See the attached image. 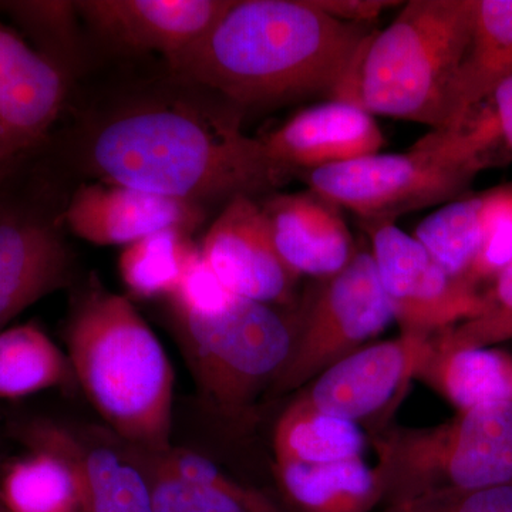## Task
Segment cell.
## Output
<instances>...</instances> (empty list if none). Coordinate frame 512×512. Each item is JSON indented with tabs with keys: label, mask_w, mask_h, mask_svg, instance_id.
<instances>
[{
	"label": "cell",
	"mask_w": 512,
	"mask_h": 512,
	"mask_svg": "<svg viewBox=\"0 0 512 512\" xmlns=\"http://www.w3.org/2000/svg\"><path fill=\"white\" fill-rule=\"evenodd\" d=\"M201 97L158 94L124 104L92 128L84 164L103 183L200 207L254 198L295 174L241 130L237 107Z\"/></svg>",
	"instance_id": "1"
},
{
	"label": "cell",
	"mask_w": 512,
	"mask_h": 512,
	"mask_svg": "<svg viewBox=\"0 0 512 512\" xmlns=\"http://www.w3.org/2000/svg\"><path fill=\"white\" fill-rule=\"evenodd\" d=\"M373 33L311 0H232L207 35L167 63L181 82L237 109L339 100Z\"/></svg>",
	"instance_id": "2"
},
{
	"label": "cell",
	"mask_w": 512,
	"mask_h": 512,
	"mask_svg": "<svg viewBox=\"0 0 512 512\" xmlns=\"http://www.w3.org/2000/svg\"><path fill=\"white\" fill-rule=\"evenodd\" d=\"M74 377L111 429L147 456L170 450L174 369L133 303L89 289L66 326Z\"/></svg>",
	"instance_id": "3"
},
{
	"label": "cell",
	"mask_w": 512,
	"mask_h": 512,
	"mask_svg": "<svg viewBox=\"0 0 512 512\" xmlns=\"http://www.w3.org/2000/svg\"><path fill=\"white\" fill-rule=\"evenodd\" d=\"M477 0H412L370 36L339 100L372 116L441 127L451 83L470 42Z\"/></svg>",
	"instance_id": "4"
},
{
	"label": "cell",
	"mask_w": 512,
	"mask_h": 512,
	"mask_svg": "<svg viewBox=\"0 0 512 512\" xmlns=\"http://www.w3.org/2000/svg\"><path fill=\"white\" fill-rule=\"evenodd\" d=\"M173 320L202 394L231 420L242 419L281 375L295 339V328L272 306L241 296L215 315L173 312Z\"/></svg>",
	"instance_id": "5"
},
{
	"label": "cell",
	"mask_w": 512,
	"mask_h": 512,
	"mask_svg": "<svg viewBox=\"0 0 512 512\" xmlns=\"http://www.w3.org/2000/svg\"><path fill=\"white\" fill-rule=\"evenodd\" d=\"M365 434L353 421L299 397L274 433L275 477L289 512H375L382 488L367 466Z\"/></svg>",
	"instance_id": "6"
},
{
	"label": "cell",
	"mask_w": 512,
	"mask_h": 512,
	"mask_svg": "<svg viewBox=\"0 0 512 512\" xmlns=\"http://www.w3.org/2000/svg\"><path fill=\"white\" fill-rule=\"evenodd\" d=\"M326 279L295 328L291 356L274 382L278 393L311 383L328 367L365 348L367 340L394 319L369 251L355 252L342 271Z\"/></svg>",
	"instance_id": "7"
},
{
	"label": "cell",
	"mask_w": 512,
	"mask_h": 512,
	"mask_svg": "<svg viewBox=\"0 0 512 512\" xmlns=\"http://www.w3.org/2000/svg\"><path fill=\"white\" fill-rule=\"evenodd\" d=\"M311 191L362 222L396 221L404 212L456 200L476 175L429 151L372 154L301 171Z\"/></svg>",
	"instance_id": "8"
},
{
	"label": "cell",
	"mask_w": 512,
	"mask_h": 512,
	"mask_svg": "<svg viewBox=\"0 0 512 512\" xmlns=\"http://www.w3.org/2000/svg\"><path fill=\"white\" fill-rule=\"evenodd\" d=\"M377 276L394 319L407 335L431 336L473 318L480 308L476 285L453 278L396 221L363 222Z\"/></svg>",
	"instance_id": "9"
},
{
	"label": "cell",
	"mask_w": 512,
	"mask_h": 512,
	"mask_svg": "<svg viewBox=\"0 0 512 512\" xmlns=\"http://www.w3.org/2000/svg\"><path fill=\"white\" fill-rule=\"evenodd\" d=\"M9 175L0 183V332L30 305L66 288L73 272L45 197L9 191Z\"/></svg>",
	"instance_id": "10"
},
{
	"label": "cell",
	"mask_w": 512,
	"mask_h": 512,
	"mask_svg": "<svg viewBox=\"0 0 512 512\" xmlns=\"http://www.w3.org/2000/svg\"><path fill=\"white\" fill-rule=\"evenodd\" d=\"M66 97V70L0 18V173L45 146Z\"/></svg>",
	"instance_id": "11"
},
{
	"label": "cell",
	"mask_w": 512,
	"mask_h": 512,
	"mask_svg": "<svg viewBox=\"0 0 512 512\" xmlns=\"http://www.w3.org/2000/svg\"><path fill=\"white\" fill-rule=\"evenodd\" d=\"M433 338V336H431ZM429 336L407 335L365 346L312 380L302 399L313 409L359 424L386 421L427 353Z\"/></svg>",
	"instance_id": "12"
},
{
	"label": "cell",
	"mask_w": 512,
	"mask_h": 512,
	"mask_svg": "<svg viewBox=\"0 0 512 512\" xmlns=\"http://www.w3.org/2000/svg\"><path fill=\"white\" fill-rule=\"evenodd\" d=\"M202 255L229 291L265 305L291 301L298 275L276 251L261 204L251 197L227 202L202 241Z\"/></svg>",
	"instance_id": "13"
},
{
	"label": "cell",
	"mask_w": 512,
	"mask_h": 512,
	"mask_svg": "<svg viewBox=\"0 0 512 512\" xmlns=\"http://www.w3.org/2000/svg\"><path fill=\"white\" fill-rule=\"evenodd\" d=\"M232 0H80L79 16L113 46L174 59L201 40Z\"/></svg>",
	"instance_id": "14"
},
{
	"label": "cell",
	"mask_w": 512,
	"mask_h": 512,
	"mask_svg": "<svg viewBox=\"0 0 512 512\" xmlns=\"http://www.w3.org/2000/svg\"><path fill=\"white\" fill-rule=\"evenodd\" d=\"M202 211L190 202L99 181L73 192L63 222L84 241L126 248L165 229L191 232L201 224Z\"/></svg>",
	"instance_id": "15"
},
{
	"label": "cell",
	"mask_w": 512,
	"mask_h": 512,
	"mask_svg": "<svg viewBox=\"0 0 512 512\" xmlns=\"http://www.w3.org/2000/svg\"><path fill=\"white\" fill-rule=\"evenodd\" d=\"M9 431L25 448L55 451L72 464L82 512H154L147 474L113 448L86 443L43 417H18Z\"/></svg>",
	"instance_id": "16"
},
{
	"label": "cell",
	"mask_w": 512,
	"mask_h": 512,
	"mask_svg": "<svg viewBox=\"0 0 512 512\" xmlns=\"http://www.w3.org/2000/svg\"><path fill=\"white\" fill-rule=\"evenodd\" d=\"M264 143L276 163L296 173L372 156L384 146V137L369 111L329 100L299 111Z\"/></svg>",
	"instance_id": "17"
},
{
	"label": "cell",
	"mask_w": 512,
	"mask_h": 512,
	"mask_svg": "<svg viewBox=\"0 0 512 512\" xmlns=\"http://www.w3.org/2000/svg\"><path fill=\"white\" fill-rule=\"evenodd\" d=\"M261 208L276 251L293 274L329 278L355 255L338 207L315 192L274 195Z\"/></svg>",
	"instance_id": "18"
},
{
	"label": "cell",
	"mask_w": 512,
	"mask_h": 512,
	"mask_svg": "<svg viewBox=\"0 0 512 512\" xmlns=\"http://www.w3.org/2000/svg\"><path fill=\"white\" fill-rule=\"evenodd\" d=\"M150 457L153 464L146 474L154 512H289L200 454L170 448Z\"/></svg>",
	"instance_id": "19"
},
{
	"label": "cell",
	"mask_w": 512,
	"mask_h": 512,
	"mask_svg": "<svg viewBox=\"0 0 512 512\" xmlns=\"http://www.w3.org/2000/svg\"><path fill=\"white\" fill-rule=\"evenodd\" d=\"M512 77V0H477L473 32L448 92L444 121L457 127L464 117Z\"/></svg>",
	"instance_id": "20"
},
{
	"label": "cell",
	"mask_w": 512,
	"mask_h": 512,
	"mask_svg": "<svg viewBox=\"0 0 512 512\" xmlns=\"http://www.w3.org/2000/svg\"><path fill=\"white\" fill-rule=\"evenodd\" d=\"M413 148L436 154L474 175L512 160V77L498 84L457 127L433 130Z\"/></svg>",
	"instance_id": "21"
},
{
	"label": "cell",
	"mask_w": 512,
	"mask_h": 512,
	"mask_svg": "<svg viewBox=\"0 0 512 512\" xmlns=\"http://www.w3.org/2000/svg\"><path fill=\"white\" fill-rule=\"evenodd\" d=\"M417 377L431 383L460 412L512 402V357L500 350L431 345Z\"/></svg>",
	"instance_id": "22"
},
{
	"label": "cell",
	"mask_w": 512,
	"mask_h": 512,
	"mask_svg": "<svg viewBox=\"0 0 512 512\" xmlns=\"http://www.w3.org/2000/svg\"><path fill=\"white\" fill-rule=\"evenodd\" d=\"M74 382L69 357L35 323L0 332V400L15 402Z\"/></svg>",
	"instance_id": "23"
},
{
	"label": "cell",
	"mask_w": 512,
	"mask_h": 512,
	"mask_svg": "<svg viewBox=\"0 0 512 512\" xmlns=\"http://www.w3.org/2000/svg\"><path fill=\"white\" fill-rule=\"evenodd\" d=\"M9 461L0 474V501L8 512H82L79 481L69 461L46 448Z\"/></svg>",
	"instance_id": "24"
},
{
	"label": "cell",
	"mask_w": 512,
	"mask_h": 512,
	"mask_svg": "<svg viewBox=\"0 0 512 512\" xmlns=\"http://www.w3.org/2000/svg\"><path fill=\"white\" fill-rule=\"evenodd\" d=\"M487 198L478 195L448 202L424 218L413 235L448 275L470 284L484 244Z\"/></svg>",
	"instance_id": "25"
},
{
	"label": "cell",
	"mask_w": 512,
	"mask_h": 512,
	"mask_svg": "<svg viewBox=\"0 0 512 512\" xmlns=\"http://www.w3.org/2000/svg\"><path fill=\"white\" fill-rule=\"evenodd\" d=\"M195 249L190 232L183 229H165L148 235L121 252V279L138 298H168Z\"/></svg>",
	"instance_id": "26"
},
{
	"label": "cell",
	"mask_w": 512,
	"mask_h": 512,
	"mask_svg": "<svg viewBox=\"0 0 512 512\" xmlns=\"http://www.w3.org/2000/svg\"><path fill=\"white\" fill-rule=\"evenodd\" d=\"M0 12L15 20L35 42V49L69 72L77 55L76 2L66 0H16L0 2Z\"/></svg>",
	"instance_id": "27"
},
{
	"label": "cell",
	"mask_w": 512,
	"mask_h": 512,
	"mask_svg": "<svg viewBox=\"0 0 512 512\" xmlns=\"http://www.w3.org/2000/svg\"><path fill=\"white\" fill-rule=\"evenodd\" d=\"M512 338V262L495 275L493 288L481 295L480 308L473 318L437 333L431 345L437 349L478 346Z\"/></svg>",
	"instance_id": "28"
},
{
	"label": "cell",
	"mask_w": 512,
	"mask_h": 512,
	"mask_svg": "<svg viewBox=\"0 0 512 512\" xmlns=\"http://www.w3.org/2000/svg\"><path fill=\"white\" fill-rule=\"evenodd\" d=\"M237 295L222 284L205 261L201 248L195 249L180 281L168 296L171 312L191 316H211L227 309Z\"/></svg>",
	"instance_id": "29"
},
{
	"label": "cell",
	"mask_w": 512,
	"mask_h": 512,
	"mask_svg": "<svg viewBox=\"0 0 512 512\" xmlns=\"http://www.w3.org/2000/svg\"><path fill=\"white\" fill-rule=\"evenodd\" d=\"M512 262V194L497 192L487 198L484 244L471 281L476 285L483 276L497 275Z\"/></svg>",
	"instance_id": "30"
},
{
	"label": "cell",
	"mask_w": 512,
	"mask_h": 512,
	"mask_svg": "<svg viewBox=\"0 0 512 512\" xmlns=\"http://www.w3.org/2000/svg\"><path fill=\"white\" fill-rule=\"evenodd\" d=\"M375 512H512V483L474 491L427 495Z\"/></svg>",
	"instance_id": "31"
},
{
	"label": "cell",
	"mask_w": 512,
	"mask_h": 512,
	"mask_svg": "<svg viewBox=\"0 0 512 512\" xmlns=\"http://www.w3.org/2000/svg\"><path fill=\"white\" fill-rule=\"evenodd\" d=\"M313 6L330 18L349 23H365L376 19L383 10L397 6L387 0H311Z\"/></svg>",
	"instance_id": "32"
},
{
	"label": "cell",
	"mask_w": 512,
	"mask_h": 512,
	"mask_svg": "<svg viewBox=\"0 0 512 512\" xmlns=\"http://www.w3.org/2000/svg\"><path fill=\"white\" fill-rule=\"evenodd\" d=\"M13 173V171H12ZM12 173H0V183H2L3 180H5L6 177H8L9 174Z\"/></svg>",
	"instance_id": "33"
},
{
	"label": "cell",
	"mask_w": 512,
	"mask_h": 512,
	"mask_svg": "<svg viewBox=\"0 0 512 512\" xmlns=\"http://www.w3.org/2000/svg\"><path fill=\"white\" fill-rule=\"evenodd\" d=\"M0 512H8L5 510V507H3L2 501H0Z\"/></svg>",
	"instance_id": "34"
}]
</instances>
